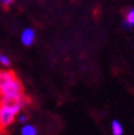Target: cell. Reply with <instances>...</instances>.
Here are the masks:
<instances>
[{
  "label": "cell",
  "mask_w": 134,
  "mask_h": 135,
  "mask_svg": "<svg viewBox=\"0 0 134 135\" xmlns=\"http://www.w3.org/2000/svg\"><path fill=\"white\" fill-rule=\"evenodd\" d=\"M23 97V88L20 80L15 77L8 84L0 88V99L1 100H18Z\"/></svg>",
  "instance_id": "6da1fadb"
},
{
  "label": "cell",
  "mask_w": 134,
  "mask_h": 135,
  "mask_svg": "<svg viewBox=\"0 0 134 135\" xmlns=\"http://www.w3.org/2000/svg\"><path fill=\"white\" fill-rule=\"evenodd\" d=\"M35 40V31L32 28H26L21 33V42L25 46H30Z\"/></svg>",
  "instance_id": "7a4b0ae2"
},
{
  "label": "cell",
  "mask_w": 134,
  "mask_h": 135,
  "mask_svg": "<svg viewBox=\"0 0 134 135\" xmlns=\"http://www.w3.org/2000/svg\"><path fill=\"white\" fill-rule=\"evenodd\" d=\"M16 77V75L10 70H2L0 69V88L3 87L6 84H8L10 80Z\"/></svg>",
  "instance_id": "3957f363"
},
{
  "label": "cell",
  "mask_w": 134,
  "mask_h": 135,
  "mask_svg": "<svg viewBox=\"0 0 134 135\" xmlns=\"http://www.w3.org/2000/svg\"><path fill=\"white\" fill-rule=\"evenodd\" d=\"M111 131L113 135H122L123 134V126L118 120H113L111 122Z\"/></svg>",
  "instance_id": "277c9868"
},
{
  "label": "cell",
  "mask_w": 134,
  "mask_h": 135,
  "mask_svg": "<svg viewBox=\"0 0 134 135\" xmlns=\"http://www.w3.org/2000/svg\"><path fill=\"white\" fill-rule=\"evenodd\" d=\"M22 135H36V129L31 124H25L21 129Z\"/></svg>",
  "instance_id": "5b68a950"
},
{
  "label": "cell",
  "mask_w": 134,
  "mask_h": 135,
  "mask_svg": "<svg viewBox=\"0 0 134 135\" xmlns=\"http://www.w3.org/2000/svg\"><path fill=\"white\" fill-rule=\"evenodd\" d=\"M125 26H134V9L130 10L128 12V16H126V22L124 23Z\"/></svg>",
  "instance_id": "8992f818"
},
{
  "label": "cell",
  "mask_w": 134,
  "mask_h": 135,
  "mask_svg": "<svg viewBox=\"0 0 134 135\" xmlns=\"http://www.w3.org/2000/svg\"><path fill=\"white\" fill-rule=\"evenodd\" d=\"M0 65H2V66L10 65V59L7 55H4V54H0Z\"/></svg>",
  "instance_id": "52a82bcc"
},
{
  "label": "cell",
  "mask_w": 134,
  "mask_h": 135,
  "mask_svg": "<svg viewBox=\"0 0 134 135\" xmlns=\"http://www.w3.org/2000/svg\"><path fill=\"white\" fill-rule=\"evenodd\" d=\"M0 2H1V4L4 7H9L15 2V0H0Z\"/></svg>",
  "instance_id": "ba28073f"
},
{
  "label": "cell",
  "mask_w": 134,
  "mask_h": 135,
  "mask_svg": "<svg viewBox=\"0 0 134 135\" xmlns=\"http://www.w3.org/2000/svg\"><path fill=\"white\" fill-rule=\"evenodd\" d=\"M26 119H28V118H26V115H24V114H22V115H20L19 121H20V122H21V123H25V122H26Z\"/></svg>",
  "instance_id": "9c48e42d"
}]
</instances>
